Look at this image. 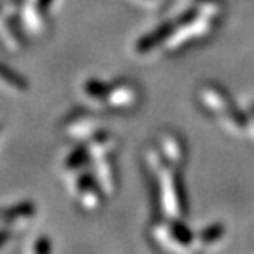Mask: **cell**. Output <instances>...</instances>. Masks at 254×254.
<instances>
[{"mask_svg":"<svg viewBox=\"0 0 254 254\" xmlns=\"http://www.w3.org/2000/svg\"><path fill=\"white\" fill-rule=\"evenodd\" d=\"M175 30V25L174 22H167L164 25H160L159 28H155L154 32L145 35V37H142L139 40V43H137V52L139 53H147V52H152L155 47H159V45L167 40L170 37L172 33H174Z\"/></svg>","mask_w":254,"mask_h":254,"instance_id":"cell-1","label":"cell"},{"mask_svg":"<svg viewBox=\"0 0 254 254\" xmlns=\"http://www.w3.org/2000/svg\"><path fill=\"white\" fill-rule=\"evenodd\" d=\"M33 213H35V205L32 201H25V203H18L15 206L0 210V220L13 221V220H20V218H30L33 216Z\"/></svg>","mask_w":254,"mask_h":254,"instance_id":"cell-2","label":"cell"},{"mask_svg":"<svg viewBox=\"0 0 254 254\" xmlns=\"http://www.w3.org/2000/svg\"><path fill=\"white\" fill-rule=\"evenodd\" d=\"M114 89H116L114 86H109L98 79H89L86 83V93L94 99H111Z\"/></svg>","mask_w":254,"mask_h":254,"instance_id":"cell-3","label":"cell"},{"mask_svg":"<svg viewBox=\"0 0 254 254\" xmlns=\"http://www.w3.org/2000/svg\"><path fill=\"white\" fill-rule=\"evenodd\" d=\"M0 79L7 81L10 86L18 88V89H27L28 88L27 81H25L18 73H15L13 69H10L7 64H3L2 62H0Z\"/></svg>","mask_w":254,"mask_h":254,"instance_id":"cell-4","label":"cell"},{"mask_svg":"<svg viewBox=\"0 0 254 254\" xmlns=\"http://www.w3.org/2000/svg\"><path fill=\"white\" fill-rule=\"evenodd\" d=\"M86 159H88V149H86L84 145H81L71 152L69 157L66 159V169H69V170L78 169V167L84 164Z\"/></svg>","mask_w":254,"mask_h":254,"instance_id":"cell-5","label":"cell"},{"mask_svg":"<svg viewBox=\"0 0 254 254\" xmlns=\"http://www.w3.org/2000/svg\"><path fill=\"white\" fill-rule=\"evenodd\" d=\"M170 228H172V236L175 238L177 243H180V245H190L193 240V235L185 225H182L179 221H174Z\"/></svg>","mask_w":254,"mask_h":254,"instance_id":"cell-6","label":"cell"},{"mask_svg":"<svg viewBox=\"0 0 254 254\" xmlns=\"http://www.w3.org/2000/svg\"><path fill=\"white\" fill-rule=\"evenodd\" d=\"M221 233H223V230L220 226H211V228H208L206 231H203L201 238H203V241H205V243H211L213 240H216Z\"/></svg>","mask_w":254,"mask_h":254,"instance_id":"cell-7","label":"cell"},{"mask_svg":"<svg viewBox=\"0 0 254 254\" xmlns=\"http://www.w3.org/2000/svg\"><path fill=\"white\" fill-rule=\"evenodd\" d=\"M35 251L47 254V253L52 251V245H50V241L47 240V238H40V240L37 241V245H35Z\"/></svg>","mask_w":254,"mask_h":254,"instance_id":"cell-8","label":"cell"},{"mask_svg":"<svg viewBox=\"0 0 254 254\" xmlns=\"http://www.w3.org/2000/svg\"><path fill=\"white\" fill-rule=\"evenodd\" d=\"M8 238H10V231L7 230H0V248H2L5 243L8 241Z\"/></svg>","mask_w":254,"mask_h":254,"instance_id":"cell-9","label":"cell"},{"mask_svg":"<svg viewBox=\"0 0 254 254\" xmlns=\"http://www.w3.org/2000/svg\"><path fill=\"white\" fill-rule=\"evenodd\" d=\"M52 2H53V0H38V8L45 12V10H47L50 5H52Z\"/></svg>","mask_w":254,"mask_h":254,"instance_id":"cell-10","label":"cell"},{"mask_svg":"<svg viewBox=\"0 0 254 254\" xmlns=\"http://www.w3.org/2000/svg\"><path fill=\"white\" fill-rule=\"evenodd\" d=\"M0 12H2V5H0Z\"/></svg>","mask_w":254,"mask_h":254,"instance_id":"cell-11","label":"cell"}]
</instances>
